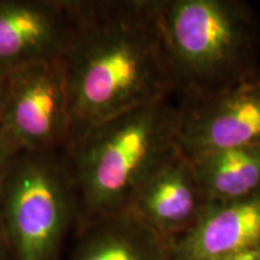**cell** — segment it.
Listing matches in <instances>:
<instances>
[{
  "instance_id": "5bb4252c",
  "label": "cell",
  "mask_w": 260,
  "mask_h": 260,
  "mask_svg": "<svg viewBox=\"0 0 260 260\" xmlns=\"http://www.w3.org/2000/svg\"><path fill=\"white\" fill-rule=\"evenodd\" d=\"M0 260H15L9 239L6 236L2 220H0Z\"/></svg>"
},
{
  "instance_id": "277c9868",
  "label": "cell",
  "mask_w": 260,
  "mask_h": 260,
  "mask_svg": "<svg viewBox=\"0 0 260 260\" xmlns=\"http://www.w3.org/2000/svg\"><path fill=\"white\" fill-rule=\"evenodd\" d=\"M0 220L15 260H57L79 203L63 152L19 151L0 189Z\"/></svg>"
},
{
  "instance_id": "3957f363",
  "label": "cell",
  "mask_w": 260,
  "mask_h": 260,
  "mask_svg": "<svg viewBox=\"0 0 260 260\" xmlns=\"http://www.w3.org/2000/svg\"><path fill=\"white\" fill-rule=\"evenodd\" d=\"M180 103L214 95L260 71V25L241 0H154Z\"/></svg>"
},
{
  "instance_id": "ba28073f",
  "label": "cell",
  "mask_w": 260,
  "mask_h": 260,
  "mask_svg": "<svg viewBox=\"0 0 260 260\" xmlns=\"http://www.w3.org/2000/svg\"><path fill=\"white\" fill-rule=\"evenodd\" d=\"M209 204L190 160L178 152L146 182L128 212L171 243L193 228Z\"/></svg>"
},
{
  "instance_id": "9c48e42d",
  "label": "cell",
  "mask_w": 260,
  "mask_h": 260,
  "mask_svg": "<svg viewBox=\"0 0 260 260\" xmlns=\"http://www.w3.org/2000/svg\"><path fill=\"white\" fill-rule=\"evenodd\" d=\"M260 243V193L210 203L198 222L171 242L170 260H222Z\"/></svg>"
},
{
  "instance_id": "8992f818",
  "label": "cell",
  "mask_w": 260,
  "mask_h": 260,
  "mask_svg": "<svg viewBox=\"0 0 260 260\" xmlns=\"http://www.w3.org/2000/svg\"><path fill=\"white\" fill-rule=\"evenodd\" d=\"M177 106V147L188 159L260 145V71L232 88Z\"/></svg>"
},
{
  "instance_id": "9a60e30c",
  "label": "cell",
  "mask_w": 260,
  "mask_h": 260,
  "mask_svg": "<svg viewBox=\"0 0 260 260\" xmlns=\"http://www.w3.org/2000/svg\"><path fill=\"white\" fill-rule=\"evenodd\" d=\"M5 88H6V76L5 77H0V115H2L3 103H4Z\"/></svg>"
},
{
  "instance_id": "6da1fadb",
  "label": "cell",
  "mask_w": 260,
  "mask_h": 260,
  "mask_svg": "<svg viewBox=\"0 0 260 260\" xmlns=\"http://www.w3.org/2000/svg\"><path fill=\"white\" fill-rule=\"evenodd\" d=\"M75 12L61 58L69 84L68 145L107 119L174 95L154 0H75Z\"/></svg>"
},
{
  "instance_id": "5b68a950",
  "label": "cell",
  "mask_w": 260,
  "mask_h": 260,
  "mask_svg": "<svg viewBox=\"0 0 260 260\" xmlns=\"http://www.w3.org/2000/svg\"><path fill=\"white\" fill-rule=\"evenodd\" d=\"M69 84L61 58L11 71L0 129L21 151L63 152L70 136Z\"/></svg>"
},
{
  "instance_id": "7c38bea8",
  "label": "cell",
  "mask_w": 260,
  "mask_h": 260,
  "mask_svg": "<svg viewBox=\"0 0 260 260\" xmlns=\"http://www.w3.org/2000/svg\"><path fill=\"white\" fill-rule=\"evenodd\" d=\"M21 151L17 145L0 129V189L14 158Z\"/></svg>"
},
{
  "instance_id": "52a82bcc",
  "label": "cell",
  "mask_w": 260,
  "mask_h": 260,
  "mask_svg": "<svg viewBox=\"0 0 260 260\" xmlns=\"http://www.w3.org/2000/svg\"><path fill=\"white\" fill-rule=\"evenodd\" d=\"M75 19V0H0V77L63 58Z\"/></svg>"
},
{
  "instance_id": "30bf717a",
  "label": "cell",
  "mask_w": 260,
  "mask_h": 260,
  "mask_svg": "<svg viewBox=\"0 0 260 260\" xmlns=\"http://www.w3.org/2000/svg\"><path fill=\"white\" fill-rule=\"evenodd\" d=\"M170 251L167 239L124 212L80 229L70 260H170Z\"/></svg>"
},
{
  "instance_id": "4fadbf2b",
  "label": "cell",
  "mask_w": 260,
  "mask_h": 260,
  "mask_svg": "<svg viewBox=\"0 0 260 260\" xmlns=\"http://www.w3.org/2000/svg\"><path fill=\"white\" fill-rule=\"evenodd\" d=\"M222 260H260V243L241 249Z\"/></svg>"
},
{
  "instance_id": "8fae6325",
  "label": "cell",
  "mask_w": 260,
  "mask_h": 260,
  "mask_svg": "<svg viewBox=\"0 0 260 260\" xmlns=\"http://www.w3.org/2000/svg\"><path fill=\"white\" fill-rule=\"evenodd\" d=\"M189 160L210 203H230L260 193V145L222 149Z\"/></svg>"
},
{
  "instance_id": "7a4b0ae2",
  "label": "cell",
  "mask_w": 260,
  "mask_h": 260,
  "mask_svg": "<svg viewBox=\"0 0 260 260\" xmlns=\"http://www.w3.org/2000/svg\"><path fill=\"white\" fill-rule=\"evenodd\" d=\"M178 106L171 98L94 126L63 151L79 203L77 232L128 212L145 183L178 152Z\"/></svg>"
}]
</instances>
